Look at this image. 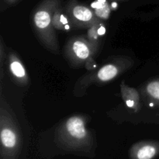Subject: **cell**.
<instances>
[{
  "instance_id": "obj_1",
  "label": "cell",
  "mask_w": 159,
  "mask_h": 159,
  "mask_svg": "<svg viewBox=\"0 0 159 159\" xmlns=\"http://www.w3.org/2000/svg\"><path fill=\"white\" fill-rule=\"evenodd\" d=\"M90 116L75 114L64 120L56 128L54 141L64 150L93 154L96 148L94 131L87 127Z\"/></svg>"
},
{
  "instance_id": "obj_2",
  "label": "cell",
  "mask_w": 159,
  "mask_h": 159,
  "mask_svg": "<svg viewBox=\"0 0 159 159\" xmlns=\"http://www.w3.org/2000/svg\"><path fill=\"white\" fill-rule=\"evenodd\" d=\"M134 61L126 55L111 57L98 69L89 71L81 76L75 84L73 94L76 97L85 96L87 90L93 85H102L114 81L133 67Z\"/></svg>"
},
{
  "instance_id": "obj_3",
  "label": "cell",
  "mask_w": 159,
  "mask_h": 159,
  "mask_svg": "<svg viewBox=\"0 0 159 159\" xmlns=\"http://www.w3.org/2000/svg\"><path fill=\"white\" fill-rule=\"evenodd\" d=\"M63 0H41L30 14V23L42 46L53 54H60L57 34L53 27L52 17Z\"/></svg>"
},
{
  "instance_id": "obj_4",
  "label": "cell",
  "mask_w": 159,
  "mask_h": 159,
  "mask_svg": "<svg viewBox=\"0 0 159 159\" xmlns=\"http://www.w3.org/2000/svg\"><path fill=\"white\" fill-rule=\"evenodd\" d=\"M21 129L13 110L1 89L0 96V154L1 159H18L22 150Z\"/></svg>"
},
{
  "instance_id": "obj_5",
  "label": "cell",
  "mask_w": 159,
  "mask_h": 159,
  "mask_svg": "<svg viewBox=\"0 0 159 159\" xmlns=\"http://www.w3.org/2000/svg\"><path fill=\"white\" fill-rule=\"evenodd\" d=\"M100 46L90 43L83 35L73 36L64 47V56L70 67L80 68L90 57H94Z\"/></svg>"
},
{
  "instance_id": "obj_6",
  "label": "cell",
  "mask_w": 159,
  "mask_h": 159,
  "mask_svg": "<svg viewBox=\"0 0 159 159\" xmlns=\"http://www.w3.org/2000/svg\"><path fill=\"white\" fill-rule=\"evenodd\" d=\"M64 8L75 28L88 30L92 26L103 23L96 16L92 8L80 2L79 0H68Z\"/></svg>"
},
{
  "instance_id": "obj_7",
  "label": "cell",
  "mask_w": 159,
  "mask_h": 159,
  "mask_svg": "<svg viewBox=\"0 0 159 159\" xmlns=\"http://www.w3.org/2000/svg\"><path fill=\"white\" fill-rule=\"evenodd\" d=\"M7 65L12 82L20 86H27L29 84V75L20 56L13 50L8 51Z\"/></svg>"
},
{
  "instance_id": "obj_8",
  "label": "cell",
  "mask_w": 159,
  "mask_h": 159,
  "mask_svg": "<svg viewBox=\"0 0 159 159\" xmlns=\"http://www.w3.org/2000/svg\"><path fill=\"white\" fill-rule=\"evenodd\" d=\"M158 155V141H140L134 144L129 149V157L130 159H154Z\"/></svg>"
},
{
  "instance_id": "obj_9",
  "label": "cell",
  "mask_w": 159,
  "mask_h": 159,
  "mask_svg": "<svg viewBox=\"0 0 159 159\" xmlns=\"http://www.w3.org/2000/svg\"><path fill=\"white\" fill-rule=\"evenodd\" d=\"M138 91L144 103L149 107H159V77L146 81L139 87Z\"/></svg>"
},
{
  "instance_id": "obj_10",
  "label": "cell",
  "mask_w": 159,
  "mask_h": 159,
  "mask_svg": "<svg viewBox=\"0 0 159 159\" xmlns=\"http://www.w3.org/2000/svg\"><path fill=\"white\" fill-rule=\"evenodd\" d=\"M120 94L123 101L134 113H138L141 110L142 103L139 91L127 85L124 81L120 83Z\"/></svg>"
},
{
  "instance_id": "obj_11",
  "label": "cell",
  "mask_w": 159,
  "mask_h": 159,
  "mask_svg": "<svg viewBox=\"0 0 159 159\" xmlns=\"http://www.w3.org/2000/svg\"><path fill=\"white\" fill-rule=\"evenodd\" d=\"M52 25L55 30L70 31L72 28H75L65 12L63 5L59 6L54 12L52 17Z\"/></svg>"
},
{
  "instance_id": "obj_12",
  "label": "cell",
  "mask_w": 159,
  "mask_h": 159,
  "mask_svg": "<svg viewBox=\"0 0 159 159\" xmlns=\"http://www.w3.org/2000/svg\"><path fill=\"white\" fill-rule=\"evenodd\" d=\"M93 10L96 16L101 20H105L109 17L110 14V7L105 0H97L93 4Z\"/></svg>"
},
{
  "instance_id": "obj_13",
  "label": "cell",
  "mask_w": 159,
  "mask_h": 159,
  "mask_svg": "<svg viewBox=\"0 0 159 159\" xmlns=\"http://www.w3.org/2000/svg\"><path fill=\"white\" fill-rule=\"evenodd\" d=\"M100 24L96 25V26H93L92 27H90L89 29H88L86 34V38L88 39V40L90 43H93V44L99 45V46H100L101 43V37L99 34V26Z\"/></svg>"
},
{
  "instance_id": "obj_14",
  "label": "cell",
  "mask_w": 159,
  "mask_h": 159,
  "mask_svg": "<svg viewBox=\"0 0 159 159\" xmlns=\"http://www.w3.org/2000/svg\"><path fill=\"white\" fill-rule=\"evenodd\" d=\"M8 51H6V46L4 43L2 37H0V79L1 82L3 79L4 71H3V65L5 61L7 60Z\"/></svg>"
},
{
  "instance_id": "obj_15",
  "label": "cell",
  "mask_w": 159,
  "mask_h": 159,
  "mask_svg": "<svg viewBox=\"0 0 159 159\" xmlns=\"http://www.w3.org/2000/svg\"><path fill=\"white\" fill-rule=\"evenodd\" d=\"M20 2V0H0V11L3 12L6 9L16 6Z\"/></svg>"
},
{
  "instance_id": "obj_16",
  "label": "cell",
  "mask_w": 159,
  "mask_h": 159,
  "mask_svg": "<svg viewBox=\"0 0 159 159\" xmlns=\"http://www.w3.org/2000/svg\"><path fill=\"white\" fill-rule=\"evenodd\" d=\"M85 67L89 71H93V70L96 69V61H95L94 57H90V58L87 61L86 63H85Z\"/></svg>"
},
{
  "instance_id": "obj_17",
  "label": "cell",
  "mask_w": 159,
  "mask_h": 159,
  "mask_svg": "<svg viewBox=\"0 0 159 159\" xmlns=\"http://www.w3.org/2000/svg\"><path fill=\"white\" fill-rule=\"evenodd\" d=\"M112 1H118V2H126L128 0H112Z\"/></svg>"
}]
</instances>
